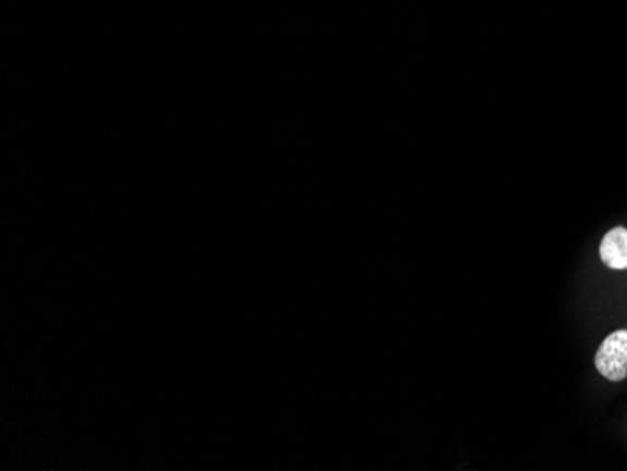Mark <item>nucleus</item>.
Instances as JSON below:
<instances>
[{"mask_svg":"<svg viewBox=\"0 0 627 471\" xmlns=\"http://www.w3.org/2000/svg\"><path fill=\"white\" fill-rule=\"evenodd\" d=\"M600 258L608 269H627V230L626 227H613L603 237L600 246Z\"/></svg>","mask_w":627,"mask_h":471,"instance_id":"obj_2","label":"nucleus"},{"mask_svg":"<svg viewBox=\"0 0 627 471\" xmlns=\"http://www.w3.org/2000/svg\"><path fill=\"white\" fill-rule=\"evenodd\" d=\"M595 369L608 382H622L627 377V329L614 331L601 342L595 354Z\"/></svg>","mask_w":627,"mask_h":471,"instance_id":"obj_1","label":"nucleus"}]
</instances>
